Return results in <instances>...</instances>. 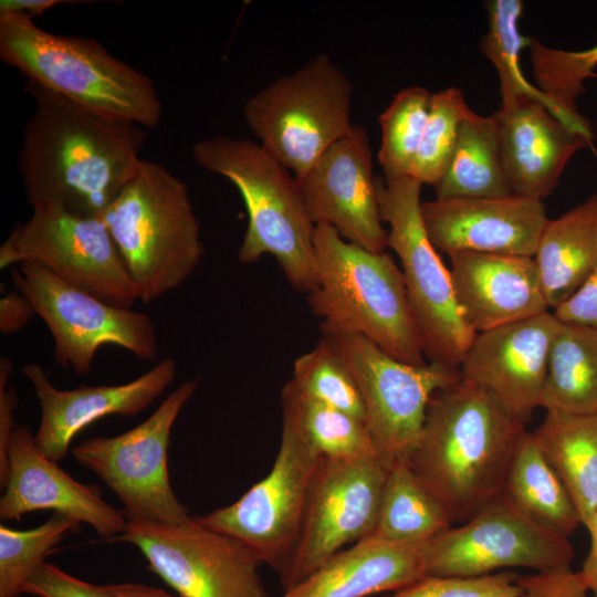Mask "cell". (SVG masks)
I'll list each match as a JSON object with an SVG mask.
<instances>
[{
	"instance_id": "cell-1",
	"label": "cell",
	"mask_w": 597,
	"mask_h": 597,
	"mask_svg": "<svg viewBox=\"0 0 597 597\" xmlns=\"http://www.w3.org/2000/svg\"><path fill=\"white\" fill-rule=\"evenodd\" d=\"M28 92L34 111L22 135L18 168L30 206L102 217L134 175L147 133L34 83L28 82Z\"/></svg>"
},
{
	"instance_id": "cell-2",
	"label": "cell",
	"mask_w": 597,
	"mask_h": 597,
	"mask_svg": "<svg viewBox=\"0 0 597 597\" xmlns=\"http://www.w3.org/2000/svg\"><path fill=\"white\" fill-rule=\"evenodd\" d=\"M525 430L489 394L460 377L432 396L409 464L460 524L501 495Z\"/></svg>"
},
{
	"instance_id": "cell-3",
	"label": "cell",
	"mask_w": 597,
	"mask_h": 597,
	"mask_svg": "<svg viewBox=\"0 0 597 597\" xmlns=\"http://www.w3.org/2000/svg\"><path fill=\"white\" fill-rule=\"evenodd\" d=\"M0 57L29 82L98 115L158 125L163 104L150 77L93 38L54 34L22 14H0Z\"/></svg>"
},
{
	"instance_id": "cell-4",
	"label": "cell",
	"mask_w": 597,
	"mask_h": 597,
	"mask_svg": "<svg viewBox=\"0 0 597 597\" xmlns=\"http://www.w3.org/2000/svg\"><path fill=\"white\" fill-rule=\"evenodd\" d=\"M191 151L201 168L227 178L243 199L248 226L238 250L239 262L250 264L273 255L292 287L310 293L317 277L316 226L296 177L248 138L208 137Z\"/></svg>"
},
{
	"instance_id": "cell-5",
	"label": "cell",
	"mask_w": 597,
	"mask_h": 597,
	"mask_svg": "<svg viewBox=\"0 0 597 597\" xmlns=\"http://www.w3.org/2000/svg\"><path fill=\"white\" fill-rule=\"evenodd\" d=\"M314 247L317 277L308 304L321 331L359 335L400 362L427 364L392 256L350 243L327 224L315 227Z\"/></svg>"
},
{
	"instance_id": "cell-6",
	"label": "cell",
	"mask_w": 597,
	"mask_h": 597,
	"mask_svg": "<svg viewBox=\"0 0 597 597\" xmlns=\"http://www.w3.org/2000/svg\"><path fill=\"white\" fill-rule=\"evenodd\" d=\"M101 218L144 303L180 286L205 254L186 184L158 163L140 159Z\"/></svg>"
},
{
	"instance_id": "cell-7",
	"label": "cell",
	"mask_w": 597,
	"mask_h": 597,
	"mask_svg": "<svg viewBox=\"0 0 597 597\" xmlns=\"http://www.w3.org/2000/svg\"><path fill=\"white\" fill-rule=\"evenodd\" d=\"M353 93L346 73L322 53L252 95L243 116L259 144L300 179L350 130Z\"/></svg>"
},
{
	"instance_id": "cell-8",
	"label": "cell",
	"mask_w": 597,
	"mask_h": 597,
	"mask_svg": "<svg viewBox=\"0 0 597 597\" xmlns=\"http://www.w3.org/2000/svg\"><path fill=\"white\" fill-rule=\"evenodd\" d=\"M388 248L395 251L409 305L430 362L459 370L475 333L462 320L450 270L428 238L421 217V186L410 176L376 177Z\"/></svg>"
},
{
	"instance_id": "cell-9",
	"label": "cell",
	"mask_w": 597,
	"mask_h": 597,
	"mask_svg": "<svg viewBox=\"0 0 597 597\" xmlns=\"http://www.w3.org/2000/svg\"><path fill=\"white\" fill-rule=\"evenodd\" d=\"M281 443L271 471L239 500L195 520L247 545L279 575L296 547L321 457L283 398Z\"/></svg>"
},
{
	"instance_id": "cell-10",
	"label": "cell",
	"mask_w": 597,
	"mask_h": 597,
	"mask_svg": "<svg viewBox=\"0 0 597 597\" xmlns=\"http://www.w3.org/2000/svg\"><path fill=\"white\" fill-rule=\"evenodd\" d=\"M353 373L376 457L387 468L408 462L418 444L432 396L460 378L437 362H400L363 336L322 331Z\"/></svg>"
},
{
	"instance_id": "cell-11",
	"label": "cell",
	"mask_w": 597,
	"mask_h": 597,
	"mask_svg": "<svg viewBox=\"0 0 597 597\" xmlns=\"http://www.w3.org/2000/svg\"><path fill=\"white\" fill-rule=\"evenodd\" d=\"M198 386L188 379L172 390L138 426L115 437H94L72 450L121 500L127 521L180 523L188 509L175 495L167 453L172 426Z\"/></svg>"
},
{
	"instance_id": "cell-12",
	"label": "cell",
	"mask_w": 597,
	"mask_h": 597,
	"mask_svg": "<svg viewBox=\"0 0 597 597\" xmlns=\"http://www.w3.org/2000/svg\"><path fill=\"white\" fill-rule=\"evenodd\" d=\"M11 277L50 329L55 360L64 369L91 373L104 345L122 347L145 362L157 359L156 325L146 313L109 304L38 263L19 264Z\"/></svg>"
},
{
	"instance_id": "cell-13",
	"label": "cell",
	"mask_w": 597,
	"mask_h": 597,
	"mask_svg": "<svg viewBox=\"0 0 597 597\" xmlns=\"http://www.w3.org/2000/svg\"><path fill=\"white\" fill-rule=\"evenodd\" d=\"M38 263L63 281L98 298L130 308L138 290L101 217H85L54 206L32 208L0 247V269Z\"/></svg>"
},
{
	"instance_id": "cell-14",
	"label": "cell",
	"mask_w": 597,
	"mask_h": 597,
	"mask_svg": "<svg viewBox=\"0 0 597 597\" xmlns=\"http://www.w3.org/2000/svg\"><path fill=\"white\" fill-rule=\"evenodd\" d=\"M135 545L178 597H268L262 562L242 542L200 525L128 521L115 538Z\"/></svg>"
},
{
	"instance_id": "cell-15",
	"label": "cell",
	"mask_w": 597,
	"mask_h": 597,
	"mask_svg": "<svg viewBox=\"0 0 597 597\" xmlns=\"http://www.w3.org/2000/svg\"><path fill=\"white\" fill-rule=\"evenodd\" d=\"M387 473L376 455L320 459L296 547L279 575L283 590L373 533Z\"/></svg>"
},
{
	"instance_id": "cell-16",
	"label": "cell",
	"mask_w": 597,
	"mask_h": 597,
	"mask_svg": "<svg viewBox=\"0 0 597 597\" xmlns=\"http://www.w3.org/2000/svg\"><path fill=\"white\" fill-rule=\"evenodd\" d=\"M425 576H482L509 567L570 568L575 549L517 512L501 495L457 527L422 544Z\"/></svg>"
},
{
	"instance_id": "cell-17",
	"label": "cell",
	"mask_w": 597,
	"mask_h": 597,
	"mask_svg": "<svg viewBox=\"0 0 597 597\" xmlns=\"http://www.w3.org/2000/svg\"><path fill=\"white\" fill-rule=\"evenodd\" d=\"M297 181L315 226H331L350 243L371 252H386L388 231L380 218L370 139L365 127L354 124Z\"/></svg>"
},
{
	"instance_id": "cell-18",
	"label": "cell",
	"mask_w": 597,
	"mask_h": 597,
	"mask_svg": "<svg viewBox=\"0 0 597 597\" xmlns=\"http://www.w3.org/2000/svg\"><path fill=\"white\" fill-rule=\"evenodd\" d=\"M561 322L551 312L478 333L460 377L489 394L524 425L541 407L552 342Z\"/></svg>"
},
{
	"instance_id": "cell-19",
	"label": "cell",
	"mask_w": 597,
	"mask_h": 597,
	"mask_svg": "<svg viewBox=\"0 0 597 597\" xmlns=\"http://www.w3.org/2000/svg\"><path fill=\"white\" fill-rule=\"evenodd\" d=\"M421 217L433 247L449 256L481 252L534 258L548 220L542 200L504 197L436 198Z\"/></svg>"
},
{
	"instance_id": "cell-20",
	"label": "cell",
	"mask_w": 597,
	"mask_h": 597,
	"mask_svg": "<svg viewBox=\"0 0 597 597\" xmlns=\"http://www.w3.org/2000/svg\"><path fill=\"white\" fill-rule=\"evenodd\" d=\"M21 371L40 404L35 443L50 460L59 462L67 454L74 437L97 419L111 415L132 417L149 407L174 383L177 365L172 358H165L125 384L82 385L66 390L56 388L35 363L24 365Z\"/></svg>"
},
{
	"instance_id": "cell-21",
	"label": "cell",
	"mask_w": 597,
	"mask_h": 597,
	"mask_svg": "<svg viewBox=\"0 0 597 597\" xmlns=\"http://www.w3.org/2000/svg\"><path fill=\"white\" fill-rule=\"evenodd\" d=\"M9 475L0 499V519L52 510L77 519L111 541L124 533L127 519L109 505L96 485L83 484L50 460L25 425L17 426L8 448Z\"/></svg>"
},
{
	"instance_id": "cell-22",
	"label": "cell",
	"mask_w": 597,
	"mask_h": 597,
	"mask_svg": "<svg viewBox=\"0 0 597 597\" xmlns=\"http://www.w3.org/2000/svg\"><path fill=\"white\" fill-rule=\"evenodd\" d=\"M504 172L513 195L542 200L557 186L572 157L593 144L541 101L521 98L492 114Z\"/></svg>"
},
{
	"instance_id": "cell-23",
	"label": "cell",
	"mask_w": 597,
	"mask_h": 597,
	"mask_svg": "<svg viewBox=\"0 0 597 597\" xmlns=\"http://www.w3.org/2000/svg\"><path fill=\"white\" fill-rule=\"evenodd\" d=\"M449 258L457 305L475 334L548 312L534 258L481 252Z\"/></svg>"
},
{
	"instance_id": "cell-24",
	"label": "cell",
	"mask_w": 597,
	"mask_h": 597,
	"mask_svg": "<svg viewBox=\"0 0 597 597\" xmlns=\"http://www.w3.org/2000/svg\"><path fill=\"white\" fill-rule=\"evenodd\" d=\"M421 546L364 538L281 597H369L395 591L425 576Z\"/></svg>"
},
{
	"instance_id": "cell-25",
	"label": "cell",
	"mask_w": 597,
	"mask_h": 597,
	"mask_svg": "<svg viewBox=\"0 0 597 597\" xmlns=\"http://www.w3.org/2000/svg\"><path fill=\"white\" fill-rule=\"evenodd\" d=\"M534 260L548 308L555 310L597 266V192L546 221Z\"/></svg>"
},
{
	"instance_id": "cell-26",
	"label": "cell",
	"mask_w": 597,
	"mask_h": 597,
	"mask_svg": "<svg viewBox=\"0 0 597 597\" xmlns=\"http://www.w3.org/2000/svg\"><path fill=\"white\" fill-rule=\"evenodd\" d=\"M501 496L538 526L568 537L582 524L564 483L545 458L533 432L520 437Z\"/></svg>"
},
{
	"instance_id": "cell-27",
	"label": "cell",
	"mask_w": 597,
	"mask_h": 597,
	"mask_svg": "<svg viewBox=\"0 0 597 597\" xmlns=\"http://www.w3.org/2000/svg\"><path fill=\"white\" fill-rule=\"evenodd\" d=\"M533 434L587 528L597 513V411H546Z\"/></svg>"
},
{
	"instance_id": "cell-28",
	"label": "cell",
	"mask_w": 597,
	"mask_h": 597,
	"mask_svg": "<svg viewBox=\"0 0 597 597\" xmlns=\"http://www.w3.org/2000/svg\"><path fill=\"white\" fill-rule=\"evenodd\" d=\"M442 502L408 462L388 469L373 537L398 545H422L452 527Z\"/></svg>"
},
{
	"instance_id": "cell-29",
	"label": "cell",
	"mask_w": 597,
	"mask_h": 597,
	"mask_svg": "<svg viewBox=\"0 0 597 597\" xmlns=\"http://www.w3.org/2000/svg\"><path fill=\"white\" fill-rule=\"evenodd\" d=\"M541 408L545 411H597V331L562 323L552 342Z\"/></svg>"
},
{
	"instance_id": "cell-30",
	"label": "cell",
	"mask_w": 597,
	"mask_h": 597,
	"mask_svg": "<svg viewBox=\"0 0 597 597\" xmlns=\"http://www.w3.org/2000/svg\"><path fill=\"white\" fill-rule=\"evenodd\" d=\"M437 198L513 195L502 164L494 117L472 109L463 119L451 163L434 186Z\"/></svg>"
},
{
	"instance_id": "cell-31",
	"label": "cell",
	"mask_w": 597,
	"mask_h": 597,
	"mask_svg": "<svg viewBox=\"0 0 597 597\" xmlns=\"http://www.w3.org/2000/svg\"><path fill=\"white\" fill-rule=\"evenodd\" d=\"M523 8L524 4L520 0H490L485 2L488 31L481 39L480 51L498 72L501 105H507L521 98L538 100L556 117L575 129L566 114L543 92L532 85L522 72L521 52L532 42V38L523 35L520 30Z\"/></svg>"
},
{
	"instance_id": "cell-32",
	"label": "cell",
	"mask_w": 597,
	"mask_h": 597,
	"mask_svg": "<svg viewBox=\"0 0 597 597\" xmlns=\"http://www.w3.org/2000/svg\"><path fill=\"white\" fill-rule=\"evenodd\" d=\"M528 49L535 86L566 114L576 130L593 140L594 128L579 113L577 100L586 91L585 82L596 75L597 44L573 51L532 39Z\"/></svg>"
},
{
	"instance_id": "cell-33",
	"label": "cell",
	"mask_w": 597,
	"mask_h": 597,
	"mask_svg": "<svg viewBox=\"0 0 597 597\" xmlns=\"http://www.w3.org/2000/svg\"><path fill=\"white\" fill-rule=\"evenodd\" d=\"M281 398L291 405L303 433L321 458L376 455L363 421L301 394L291 380L283 387Z\"/></svg>"
},
{
	"instance_id": "cell-34",
	"label": "cell",
	"mask_w": 597,
	"mask_h": 597,
	"mask_svg": "<svg viewBox=\"0 0 597 597\" xmlns=\"http://www.w3.org/2000/svg\"><path fill=\"white\" fill-rule=\"evenodd\" d=\"M431 95L421 86L405 87L379 115L381 144L378 161L384 177L410 176L429 115Z\"/></svg>"
},
{
	"instance_id": "cell-35",
	"label": "cell",
	"mask_w": 597,
	"mask_h": 597,
	"mask_svg": "<svg viewBox=\"0 0 597 597\" xmlns=\"http://www.w3.org/2000/svg\"><path fill=\"white\" fill-rule=\"evenodd\" d=\"M81 522L54 512L43 524L30 530L0 525V597H20L22 588L36 568L66 533Z\"/></svg>"
},
{
	"instance_id": "cell-36",
	"label": "cell",
	"mask_w": 597,
	"mask_h": 597,
	"mask_svg": "<svg viewBox=\"0 0 597 597\" xmlns=\"http://www.w3.org/2000/svg\"><path fill=\"white\" fill-rule=\"evenodd\" d=\"M290 380L301 394L343 410L365 423V409L356 379L327 338L322 336L313 349L294 360Z\"/></svg>"
},
{
	"instance_id": "cell-37",
	"label": "cell",
	"mask_w": 597,
	"mask_h": 597,
	"mask_svg": "<svg viewBox=\"0 0 597 597\" xmlns=\"http://www.w3.org/2000/svg\"><path fill=\"white\" fill-rule=\"evenodd\" d=\"M470 111L458 87L432 93L410 177L422 185L436 186L439 182L451 163L461 124Z\"/></svg>"
},
{
	"instance_id": "cell-38",
	"label": "cell",
	"mask_w": 597,
	"mask_h": 597,
	"mask_svg": "<svg viewBox=\"0 0 597 597\" xmlns=\"http://www.w3.org/2000/svg\"><path fill=\"white\" fill-rule=\"evenodd\" d=\"M517 576L496 572L482 576L428 575L386 597H517Z\"/></svg>"
},
{
	"instance_id": "cell-39",
	"label": "cell",
	"mask_w": 597,
	"mask_h": 597,
	"mask_svg": "<svg viewBox=\"0 0 597 597\" xmlns=\"http://www.w3.org/2000/svg\"><path fill=\"white\" fill-rule=\"evenodd\" d=\"M22 594L38 597H117L111 584L84 582L45 562L25 582Z\"/></svg>"
},
{
	"instance_id": "cell-40",
	"label": "cell",
	"mask_w": 597,
	"mask_h": 597,
	"mask_svg": "<svg viewBox=\"0 0 597 597\" xmlns=\"http://www.w3.org/2000/svg\"><path fill=\"white\" fill-rule=\"evenodd\" d=\"M517 597H590L578 572L572 568L517 576Z\"/></svg>"
},
{
	"instance_id": "cell-41",
	"label": "cell",
	"mask_w": 597,
	"mask_h": 597,
	"mask_svg": "<svg viewBox=\"0 0 597 597\" xmlns=\"http://www.w3.org/2000/svg\"><path fill=\"white\" fill-rule=\"evenodd\" d=\"M12 370L11 359L2 356L0 359V484L2 489L9 475L8 448L17 427L14 426L17 394L12 386L8 387Z\"/></svg>"
},
{
	"instance_id": "cell-42",
	"label": "cell",
	"mask_w": 597,
	"mask_h": 597,
	"mask_svg": "<svg viewBox=\"0 0 597 597\" xmlns=\"http://www.w3.org/2000/svg\"><path fill=\"white\" fill-rule=\"evenodd\" d=\"M562 323L576 324L597 331V266L584 284L553 311Z\"/></svg>"
},
{
	"instance_id": "cell-43",
	"label": "cell",
	"mask_w": 597,
	"mask_h": 597,
	"mask_svg": "<svg viewBox=\"0 0 597 597\" xmlns=\"http://www.w3.org/2000/svg\"><path fill=\"white\" fill-rule=\"evenodd\" d=\"M35 315L32 303L17 289L0 298V332L6 336L24 328Z\"/></svg>"
},
{
	"instance_id": "cell-44",
	"label": "cell",
	"mask_w": 597,
	"mask_h": 597,
	"mask_svg": "<svg viewBox=\"0 0 597 597\" xmlns=\"http://www.w3.org/2000/svg\"><path fill=\"white\" fill-rule=\"evenodd\" d=\"M587 531L590 536L589 549L578 574L590 597H597V513Z\"/></svg>"
},
{
	"instance_id": "cell-45",
	"label": "cell",
	"mask_w": 597,
	"mask_h": 597,
	"mask_svg": "<svg viewBox=\"0 0 597 597\" xmlns=\"http://www.w3.org/2000/svg\"><path fill=\"white\" fill-rule=\"evenodd\" d=\"M70 1L64 0H1L0 14H22L29 18L43 14L49 9Z\"/></svg>"
},
{
	"instance_id": "cell-46",
	"label": "cell",
	"mask_w": 597,
	"mask_h": 597,
	"mask_svg": "<svg viewBox=\"0 0 597 597\" xmlns=\"http://www.w3.org/2000/svg\"><path fill=\"white\" fill-rule=\"evenodd\" d=\"M117 597H175L165 590L143 584H111Z\"/></svg>"
},
{
	"instance_id": "cell-47",
	"label": "cell",
	"mask_w": 597,
	"mask_h": 597,
	"mask_svg": "<svg viewBox=\"0 0 597 597\" xmlns=\"http://www.w3.org/2000/svg\"><path fill=\"white\" fill-rule=\"evenodd\" d=\"M595 77H597V74L595 75Z\"/></svg>"
}]
</instances>
